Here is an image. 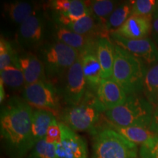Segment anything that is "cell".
I'll list each match as a JSON object with an SVG mask.
<instances>
[{"instance_id":"obj_1","label":"cell","mask_w":158,"mask_h":158,"mask_svg":"<svg viewBox=\"0 0 158 158\" xmlns=\"http://www.w3.org/2000/svg\"><path fill=\"white\" fill-rule=\"evenodd\" d=\"M32 108L23 99L13 97L4 104L0 114V133L11 158H23L32 149Z\"/></svg>"},{"instance_id":"obj_2","label":"cell","mask_w":158,"mask_h":158,"mask_svg":"<svg viewBox=\"0 0 158 158\" xmlns=\"http://www.w3.org/2000/svg\"><path fill=\"white\" fill-rule=\"evenodd\" d=\"M114 45L115 59L111 78L121 86L127 96L140 94L143 91V79L147 70L145 64L127 51L114 43Z\"/></svg>"},{"instance_id":"obj_3","label":"cell","mask_w":158,"mask_h":158,"mask_svg":"<svg viewBox=\"0 0 158 158\" xmlns=\"http://www.w3.org/2000/svg\"><path fill=\"white\" fill-rule=\"evenodd\" d=\"M155 108L145 97L130 94L123 103L105 112L110 124L119 127H143L149 129Z\"/></svg>"},{"instance_id":"obj_4","label":"cell","mask_w":158,"mask_h":158,"mask_svg":"<svg viewBox=\"0 0 158 158\" xmlns=\"http://www.w3.org/2000/svg\"><path fill=\"white\" fill-rule=\"evenodd\" d=\"M93 134L92 158H137V145L109 126Z\"/></svg>"},{"instance_id":"obj_5","label":"cell","mask_w":158,"mask_h":158,"mask_svg":"<svg viewBox=\"0 0 158 158\" xmlns=\"http://www.w3.org/2000/svg\"><path fill=\"white\" fill-rule=\"evenodd\" d=\"M102 111L96 102L95 93L87 89L84 100L78 105L67 106L61 112L60 122L75 132L95 131Z\"/></svg>"},{"instance_id":"obj_6","label":"cell","mask_w":158,"mask_h":158,"mask_svg":"<svg viewBox=\"0 0 158 158\" xmlns=\"http://www.w3.org/2000/svg\"><path fill=\"white\" fill-rule=\"evenodd\" d=\"M79 56L78 51L76 49L54 40L41 47L40 59L44 64L46 76L56 79L64 76Z\"/></svg>"},{"instance_id":"obj_7","label":"cell","mask_w":158,"mask_h":158,"mask_svg":"<svg viewBox=\"0 0 158 158\" xmlns=\"http://www.w3.org/2000/svg\"><path fill=\"white\" fill-rule=\"evenodd\" d=\"M22 97L31 108L50 112L56 118L60 116L62 110L61 94L49 81H40L27 85L22 92Z\"/></svg>"},{"instance_id":"obj_8","label":"cell","mask_w":158,"mask_h":158,"mask_svg":"<svg viewBox=\"0 0 158 158\" xmlns=\"http://www.w3.org/2000/svg\"><path fill=\"white\" fill-rule=\"evenodd\" d=\"M47 22L45 13L37 10L19 27L17 41L23 49L31 51L44 45Z\"/></svg>"},{"instance_id":"obj_9","label":"cell","mask_w":158,"mask_h":158,"mask_svg":"<svg viewBox=\"0 0 158 158\" xmlns=\"http://www.w3.org/2000/svg\"><path fill=\"white\" fill-rule=\"evenodd\" d=\"M87 84L83 72L80 56L64 75L61 96L68 106L78 105L87 92Z\"/></svg>"},{"instance_id":"obj_10","label":"cell","mask_w":158,"mask_h":158,"mask_svg":"<svg viewBox=\"0 0 158 158\" xmlns=\"http://www.w3.org/2000/svg\"><path fill=\"white\" fill-rule=\"evenodd\" d=\"M110 38L114 44L127 51L144 64L153 65L158 63V48L152 39H127L115 32L110 33Z\"/></svg>"},{"instance_id":"obj_11","label":"cell","mask_w":158,"mask_h":158,"mask_svg":"<svg viewBox=\"0 0 158 158\" xmlns=\"http://www.w3.org/2000/svg\"><path fill=\"white\" fill-rule=\"evenodd\" d=\"M62 137L55 145L57 158H89L86 141L76 132L59 121Z\"/></svg>"},{"instance_id":"obj_12","label":"cell","mask_w":158,"mask_h":158,"mask_svg":"<svg viewBox=\"0 0 158 158\" xmlns=\"http://www.w3.org/2000/svg\"><path fill=\"white\" fill-rule=\"evenodd\" d=\"M96 102L102 112L114 109L127 99V94L111 78L102 79L95 93Z\"/></svg>"},{"instance_id":"obj_13","label":"cell","mask_w":158,"mask_h":158,"mask_svg":"<svg viewBox=\"0 0 158 158\" xmlns=\"http://www.w3.org/2000/svg\"><path fill=\"white\" fill-rule=\"evenodd\" d=\"M55 22L66 27L79 35H89L96 37H108L110 34L94 19L92 13L81 19L70 21L63 18L55 16Z\"/></svg>"},{"instance_id":"obj_14","label":"cell","mask_w":158,"mask_h":158,"mask_svg":"<svg viewBox=\"0 0 158 158\" xmlns=\"http://www.w3.org/2000/svg\"><path fill=\"white\" fill-rule=\"evenodd\" d=\"M53 34L54 35L55 40L64 43L71 48L76 49L78 51L79 54L88 49L95 48L98 39V37L89 35H79L56 23L54 27Z\"/></svg>"},{"instance_id":"obj_15","label":"cell","mask_w":158,"mask_h":158,"mask_svg":"<svg viewBox=\"0 0 158 158\" xmlns=\"http://www.w3.org/2000/svg\"><path fill=\"white\" fill-rule=\"evenodd\" d=\"M18 62L24 76L26 86L40 81H48L42 60L31 51L18 54Z\"/></svg>"},{"instance_id":"obj_16","label":"cell","mask_w":158,"mask_h":158,"mask_svg":"<svg viewBox=\"0 0 158 158\" xmlns=\"http://www.w3.org/2000/svg\"><path fill=\"white\" fill-rule=\"evenodd\" d=\"M152 21L153 15H132L119 29L114 32L127 39L147 38L152 32Z\"/></svg>"},{"instance_id":"obj_17","label":"cell","mask_w":158,"mask_h":158,"mask_svg":"<svg viewBox=\"0 0 158 158\" xmlns=\"http://www.w3.org/2000/svg\"><path fill=\"white\" fill-rule=\"evenodd\" d=\"M95 48L88 49L79 54L88 90L94 93H96L99 85L103 79Z\"/></svg>"},{"instance_id":"obj_18","label":"cell","mask_w":158,"mask_h":158,"mask_svg":"<svg viewBox=\"0 0 158 158\" xmlns=\"http://www.w3.org/2000/svg\"><path fill=\"white\" fill-rule=\"evenodd\" d=\"M96 54L101 67L103 79L111 78L115 59L114 45L110 37H99L96 43Z\"/></svg>"},{"instance_id":"obj_19","label":"cell","mask_w":158,"mask_h":158,"mask_svg":"<svg viewBox=\"0 0 158 158\" xmlns=\"http://www.w3.org/2000/svg\"><path fill=\"white\" fill-rule=\"evenodd\" d=\"M37 5L27 1H15L5 3L3 6L4 15L11 23L20 25L27 18L37 11Z\"/></svg>"},{"instance_id":"obj_20","label":"cell","mask_w":158,"mask_h":158,"mask_svg":"<svg viewBox=\"0 0 158 158\" xmlns=\"http://www.w3.org/2000/svg\"><path fill=\"white\" fill-rule=\"evenodd\" d=\"M55 118L54 114L44 110H34L31 118V138L33 145L44 139L49 126Z\"/></svg>"},{"instance_id":"obj_21","label":"cell","mask_w":158,"mask_h":158,"mask_svg":"<svg viewBox=\"0 0 158 158\" xmlns=\"http://www.w3.org/2000/svg\"><path fill=\"white\" fill-rule=\"evenodd\" d=\"M113 128L124 138L135 145H143L152 140L156 135L149 128L143 127H119L108 122V126Z\"/></svg>"},{"instance_id":"obj_22","label":"cell","mask_w":158,"mask_h":158,"mask_svg":"<svg viewBox=\"0 0 158 158\" xmlns=\"http://www.w3.org/2000/svg\"><path fill=\"white\" fill-rule=\"evenodd\" d=\"M143 92L153 107L158 108V63L147 70L143 79Z\"/></svg>"},{"instance_id":"obj_23","label":"cell","mask_w":158,"mask_h":158,"mask_svg":"<svg viewBox=\"0 0 158 158\" xmlns=\"http://www.w3.org/2000/svg\"><path fill=\"white\" fill-rule=\"evenodd\" d=\"M87 4L92 15L106 29L108 20L118 3L110 0H94L87 2Z\"/></svg>"},{"instance_id":"obj_24","label":"cell","mask_w":158,"mask_h":158,"mask_svg":"<svg viewBox=\"0 0 158 158\" xmlns=\"http://www.w3.org/2000/svg\"><path fill=\"white\" fill-rule=\"evenodd\" d=\"M0 80L2 81L5 86L13 92H23L26 86L22 71L16 65H10L0 71Z\"/></svg>"},{"instance_id":"obj_25","label":"cell","mask_w":158,"mask_h":158,"mask_svg":"<svg viewBox=\"0 0 158 158\" xmlns=\"http://www.w3.org/2000/svg\"><path fill=\"white\" fill-rule=\"evenodd\" d=\"M132 15V1L118 3L108 19L106 30L109 34L119 29Z\"/></svg>"},{"instance_id":"obj_26","label":"cell","mask_w":158,"mask_h":158,"mask_svg":"<svg viewBox=\"0 0 158 158\" xmlns=\"http://www.w3.org/2000/svg\"><path fill=\"white\" fill-rule=\"evenodd\" d=\"M10 65H16L19 68L18 62V54L8 40L5 37L0 39V71Z\"/></svg>"},{"instance_id":"obj_27","label":"cell","mask_w":158,"mask_h":158,"mask_svg":"<svg viewBox=\"0 0 158 158\" xmlns=\"http://www.w3.org/2000/svg\"><path fill=\"white\" fill-rule=\"evenodd\" d=\"M90 13L91 12L89 8L87 2L82 1V0H72L70 8L65 14L54 15L55 16L61 17L70 21H75L86 16Z\"/></svg>"},{"instance_id":"obj_28","label":"cell","mask_w":158,"mask_h":158,"mask_svg":"<svg viewBox=\"0 0 158 158\" xmlns=\"http://www.w3.org/2000/svg\"><path fill=\"white\" fill-rule=\"evenodd\" d=\"M28 158H57L56 147L44 138L35 144Z\"/></svg>"},{"instance_id":"obj_29","label":"cell","mask_w":158,"mask_h":158,"mask_svg":"<svg viewBox=\"0 0 158 158\" xmlns=\"http://www.w3.org/2000/svg\"><path fill=\"white\" fill-rule=\"evenodd\" d=\"M157 1L156 0H135L132 1V15H153Z\"/></svg>"},{"instance_id":"obj_30","label":"cell","mask_w":158,"mask_h":158,"mask_svg":"<svg viewBox=\"0 0 158 158\" xmlns=\"http://www.w3.org/2000/svg\"><path fill=\"white\" fill-rule=\"evenodd\" d=\"M141 158H158V135L140 147Z\"/></svg>"},{"instance_id":"obj_31","label":"cell","mask_w":158,"mask_h":158,"mask_svg":"<svg viewBox=\"0 0 158 158\" xmlns=\"http://www.w3.org/2000/svg\"><path fill=\"white\" fill-rule=\"evenodd\" d=\"M61 137H62V130H61L59 121H58L57 118H55L49 126L45 139L48 143L56 145L60 141Z\"/></svg>"},{"instance_id":"obj_32","label":"cell","mask_w":158,"mask_h":158,"mask_svg":"<svg viewBox=\"0 0 158 158\" xmlns=\"http://www.w3.org/2000/svg\"><path fill=\"white\" fill-rule=\"evenodd\" d=\"M149 130L156 135H158V108H155L154 110L152 120L149 126Z\"/></svg>"},{"instance_id":"obj_33","label":"cell","mask_w":158,"mask_h":158,"mask_svg":"<svg viewBox=\"0 0 158 158\" xmlns=\"http://www.w3.org/2000/svg\"><path fill=\"white\" fill-rule=\"evenodd\" d=\"M152 40L158 48V17L153 19L152 29Z\"/></svg>"},{"instance_id":"obj_34","label":"cell","mask_w":158,"mask_h":158,"mask_svg":"<svg viewBox=\"0 0 158 158\" xmlns=\"http://www.w3.org/2000/svg\"><path fill=\"white\" fill-rule=\"evenodd\" d=\"M5 84H4L3 81L0 80V102L2 103L5 98Z\"/></svg>"},{"instance_id":"obj_35","label":"cell","mask_w":158,"mask_h":158,"mask_svg":"<svg viewBox=\"0 0 158 158\" xmlns=\"http://www.w3.org/2000/svg\"><path fill=\"white\" fill-rule=\"evenodd\" d=\"M158 17V1H157V7H156V10L153 14V19H155V18Z\"/></svg>"}]
</instances>
